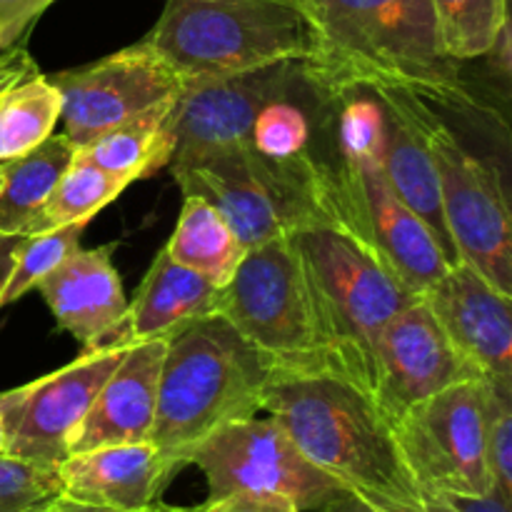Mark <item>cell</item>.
<instances>
[{"mask_svg": "<svg viewBox=\"0 0 512 512\" xmlns=\"http://www.w3.org/2000/svg\"><path fill=\"white\" fill-rule=\"evenodd\" d=\"M313 48L303 78L338 103L355 90L398 88L423 100H468L460 63L440 45L430 0H298Z\"/></svg>", "mask_w": 512, "mask_h": 512, "instance_id": "6da1fadb", "label": "cell"}, {"mask_svg": "<svg viewBox=\"0 0 512 512\" xmlns=\"http://www.w3.org/2000/svg\"><path fill=\"white\" fill-rule=\"evenodd\" d=\"M263 413L348 495L378 512H423V493L400 455L393 425L355 383L330 373L273 375Z\"/></svg>", "mask_w": 512, "mask_h": 512, "instance_id": "7a4b0ae2", "label": "cell"}, {"mask_svg": "<svg viewBox=\"0 0 512 512\" xmlns=\"http://www.w3.org/2000/svg\"><path fill=\"white\" fill-rule=\"evenodd\" d=\"M273 370L223 315L193 320L168 338L150 443L178 468L215 428L263 413Z\"/></svg>", "mask_w": 512, "mask_h": 512, "instance_id": "3957f363", "label": "cell"}, {"mask_svg": "<svg viewBox=\"0 0 512 512\" xmlns=\"http://www.w3.org/2000/svg\"><path fill=\"white\" fill-rule=\"evenodd\" d=\"M293 238L310 290L325 373L350 380L370 395L378 335L420 295L410 293L360 240L338 225L300 230Z\"/></svg>", "mask_w": 512, "mask_h": 512, "instance_id": "277c9868", "label": "cell"}, {"mask_svg": "<svg viewBox=\"0 0 512 512\" xmlns=\"http://www.w3.org/2000/svg\"><path fill=\"white\" fill-rule=\"evenodd\" d=\"M170 170L185 195L205 198L223 213L245 250L320 225L340 228L330 165L308 153L270 158L253 143H240Z\"/></svg>", "mask_w": 512, "mask_h": 512, "instance_id": "5b68a950", "label": "cell"}, {"mask_svg": "<svg viewBox=\"0 0 512 512\" xmlns=\"http://www.w3.org/2000/svg\"><path fill=\"white\" fill-rule=\"evenodd\" d=\"M143 43L190 83L305 60L313 35L298 0H168Z\"/></svg>", "mask_w": 512, "mask_h": 512, "instance_id": "8992f818", "label": "cell"}, {"mask_svg": "<svg viewBox=\"0 0 512 512\" xmlns=\"http://www.w3.org/2000/svg\"><path fill=\"white\" fill-rule=\"evenodd\" d=\"M393 95L438 170L445 223L458 260L473 265L500 293L512 298V218L498 170L470 153L458 135L435 115L428 100L398 88Z\"/></svg>", "mask_w": 512, "mask_h": 512, "instance_id": "52a82bcc", "label": "cell"}, {"mask_svg": "<svg viewBox=\"0 0 512 512\" xmlns=\"http://www.w3.org/2000/svg\"><path fill=\"white\" fill-rule=\"evenodd\" d=\"M273 375L325 373L310 290L293 235L245 250L223 288L220 313Z\"/></svg>", "mask_w": 512, "mask_h": 512, "instance_id": "ba28073f", "label": "cell"}, {"mask_svg": "<svg viewBox=\"0 0 512 512\" xmlns=\"http://www.w3.org/2000/svg\"><path fill=\"white\" fill-rule=\"evenodd\" d=\"M208 483V500L235 493L280 495L300 512H318L345 493L333 478L315 468L270 415L243 418L215 428L185 455Z\"/></svg>", "mask_w": 512, "mask_h": 512, "instance_id": "9c48e42d", "label": "cell"}, {"mask_svg": "<svg viewBox=\"0 0 512 512\" xmlns=\"http://www.w3.org/2000/svg\"><path fill=\"white\" fill-rule=\"evenodd\" d=\"M393 435L423 495L495 493L485 458L480 378L450 385L405 410L393 423Z\"/></svg>", "mask_w": 512, "mask_h": 512, "instance_id": "30bf717a", "label": "cell"}, {"mask_svg": "<svg viewBox=\"0 0 512 512\" xmlns=\"http://www.w3.org/2000/svg\"><path fill=\"white\" fill-rule=\"evenodd\" d=\"M340 228L365 245L410 293L423 298L450 268L428 225L393 193L378 158L330 165Z\"/></svg>", "mask_w": 512, "mask_h": 512, "instance_id": "8fae6325", "label": "cell"}, {"mask_svg": "<svg viewBox=\"0 0 512 512\" xmlns=\"http://www.w3.org/2000/svg\"><path fill=\"white\" fill-rule=\"evenodd\" d=\"M130 343L133 340L120 338L98 348H85L73 363L0 393L3 453L40 465L63 463L95 395L118 368Z\"/></svg>", "mask_w": 512, "mask_h": 512, "instance_id": "7c38bea8", "label": "cell"}, {"mask_svg": "<svg viewBox=\"0 0 512 512\" xmlns=\"http://www.w3.org/2000/svg\"><path fill=\"white\" fill-rule=\"evenodd\" d=\"M50 80L60 93L63 133L78 148L183 90L180 75L143 40Z\"/></svg>", "mask_w": 512, "mask_h": 512, "instance_id": "4fadbf2b", "label": "cell"}, {"mask_svg": "<svg viewBox=\"0 0 512 512\" xmlns=\"http://www.w3.org/2000/svg\"><path fill=\"white\" fill-rule=\"evenodd\" d=\"M300 63L303 60H290L253 73L183 83L170 113L175 145L170 165H188L215 150L250 143L260 110L288 98L295 80L303 78Z\"/></svg>", "mask_w": 512, "mask_h": 512, "instance_id": "5bb4252c", "label": "cell"}, {"mask_svg": "<svg viewBox=\"0 0 512 512\" xmlns=\"http://www.w3.org/2000/svg\"><path fill=\"white\" fill-rule=\"evenodd\" d=\"M478 378L453 348L423 298L400 310L378 335L370 398L390 425L430 395Z\"/></svg>", "mask_w": 512, "mask_h": 512, "instance_id": "9a60e30c", "label": "cell"}, {"mask_svg": "<svg viewBox=\"0 0 512 512\" xmlns=\"http://www.w3.org/2000/svg\"><path fill=\"white\" fill-rule=\"evenodd\" d=\"M423 300L478 378L512 383L510 295L500 293L473 265L458 260Z\"/></svg>", "mask_w": 512, "mask_h": 512, "instance_id": "2e32d148", "label": "cell"}, {"mask_svg": "<svg viewBox=\"0 0 512 512\" xmlns=\"http://www.w3.org/2000/svg\"><path fill=\"white\" fill-rule=\"evenodd\" d=\"M168 338L135 340L95 395L70 443V455L105 445L148 443L158 408V380Z\"/></svg>", "mask_w": 512, "mask_h": 512, "instance_id": "e0dca14e", "label": "cell"}, {"mask_svg": "<svg viewBox=\"0 0 512 512\" xmlns=\"http://www.w3.org/2000/svg\"><path fill=\"white\" fill-rule=\"evenodd\" d=\"M35 290L43 295L58 328L73 335L83 348L123 338L128 298L108 245L78 248Z\"/></svg>", "mask_w": 512, "mask_h": 512, "instance_id": "ac0fdd59", "label": "cell"}, {"mask_svg": "<svg viewBox=\"0 0 512 512\" xmlns=\"http://www.w3.org/2000/svg\"><path fill=\"white\" fill-rule=\"evenodd\" d=\"M178 470L150 440L73 453L58 465L65 498L120 512L153 508Z\"/></svg>", "mask_w": 512, "mask_h": 512, "instance_id": "d6986e66", "label": "cell"}, {"mask_svg": "<svg viewBox=\"0 0 512 512\" xmlns=\"http://www.w3.org/2000/svg\"><path fill=\"white\" fill-rule=\"evenodd\" d=\"M368 93L378 98L380 110H383L380 168H383L385 180L390 183L393 193L428 225L448 263H458V253H455L453 238H450L448 223H445L443 200H440L438 170H435L428 148L413 130V125L400 113L388 90H368Z\"/></svg>", "mask_w": 512, "mask_h": 512, "instance_id": "ffe728a7", "label": "cell"}, {"mask_svg": "<svg viewBox=\"0 0 512 512\" xmlns=\"http://www.w3.org/2000/svg\"><path fill=\"white\" fill-rule=\"evenodd\" d=\"M223 288L213 285L195 270L183 268L165 250L155 255L148 275L140 283L133 303H128L123 338H170L193 320L220 313Z\"/></svg>", "mask_w": 512, "mask_h": 512, "instance_id": "44dd1931", "label": "cell"}, {"mask_svg": "<svg viewBox=\"0 0 512 512\" xmlns=\"http://www.w3.org/2000/svg\"><path fill=\"white\" fill-rule=\"evenodd\" d=\"M175 100L178 95L95 135L90 143L78 148V155L113 178L123 180L125 185L148 178L160 168H168L175 148L170 133V113Z\"/></svg>", "mask_w": 512, "mask_h": 512, "instance_id": "7402d4cb", "label": "cell"}, {"mask_svg": "<svg viewBox=\"0 0 512 512\" xmlns=\"http://www.w3.org/2000/svg\"><path fill=\"white\" fill-rule=\"evenodd\" d=\"M75 155L78 145L65 133H53L30 153L0 163L5 175L0 190V235H30L38 230L45 203Z\"/></svg>", "mask_w": 512, "mask_h": 512, "instance_id": "603a6c76", "label": "cell"}, {"mask_svg": "<svg viewBox=\"0 0 512 512\" xmlns=\"http://www.w3.org/2000/svg\"><path fill=\"white\" fill-rule=\"evenodd\" d=\"M165 253L183 268L195 270L218 288H225L243 260L245 248L213 203L198 195H185L178 225Z\"/></svg>", "mask_w": 512, "mask_h": 512, "instance_id": "cb8c5ba5", "label": "cell"}, {"mask_svg": "<svg viewBox=\"0 0 512 512\" xmlns=\"http://www.w3.org/2000/svg\"><path fill=\"white\" fill-rule=\"evenodd\" d=\"M60 120V93L35 73L0 98V163L20 158L50 138Z\"/></svg>", "mask_w": 512, "mask_h": 512, "instance_id": "d4e9b609", "label": "cell"}, {"mask_svg": "<svg viewBox=\"0 0 512 512\" xmlns=\"http://www.w3.org/2000/svg\"><path fill=\"white\" fill-rule=\"evenodd\" d=\"M440 45L455 63L483 58L510 23L508 0H430Z\"/></svg>", "mask_w": 512, "mask_h": 512, "instance_id": "484cf974", "label": "cell"}, {"mask_svg": "<svg viewBox=\"0 0 512 512\" xmlns=\"http://www.w3.org/2000/svg\"><path fill=\"white\" fill-rule=\"evenodd\" d=\"M128 185L113 178L98 165L75 155L70 168L58 180L55 190L45 203L43 218L35 233L68 223H90L108 203H113Z\"/></svg>", "mask_w": 512, "mask_h": 512, "instance_id": "4316f807", "label": "cell"}, {"mask_svg": "<svg viewBox=\"0 0 512 512\" xmlns=\"http://www.w3.org/2000/svg\"><path fill=\"white\" fill-rule=\"evenodd\" d=\"M88 223H68L58 228L40 230V233L23 235L20 248L15 253V265L8 275L3 293H0V310L23 298L28 290L38 288L43 278L58 270L75 250L80 248V238Z\"/></svg>", "mask_w": 512, "mask_h": 512, "instance_id": "83f0119b", "label": "cell"}, {"mask_svg": "<svg viewBox=\"0 0 512 512\" xmlns=\"http://www.w3.org/2000/svg\"><path fill=\"white\" fill-rule=\"evenodd\" d=\"M483 385V438L493 488L512 505V383L480 378Z\"/></svg>", "mask_w": 512, "mask_h": 512, "instance_id": "f1b7e54d", "label": "cell"}, {"mask_svg": "<svg viewBox=\"0 0 512 512\" xmlns=\"http://www.w3.org/2000/svg\"><path fill=\"white\" fill-rule=\"evenodd\" d=\"M63 495L58 465L0 455V512H30Z\"/></svg>", "mask_w": 512, "mask_h": 512, "instance_id": "f546056e", "label": "cell"}, {"mask_svg": "<svg viewBox=\"0 0 512 512\" xmlns=\"http://www.w3.org/2000/svg\"><path fill=\"white\" fill-rule=\"evenodd\" d=\"M368 93V90H365ZM340 105V158L365 160L378 158L383 150V110L378 98L370 95H345Z\"/></svg>", "mask_w": 512, "mask_h": 512, "instance_id": "4dcf8cb0", "label": "cell"}, {"mask_svg": "<svg viewBox=\"0 0 512 512\" xmlns=\"http://www.w3.org/2000/svg\"><path fill=\"white\" fill-rule=\"evenodd\" d=\"M310 125L303 110L288 100H273L258 113L250 133L255 150L270 158H293L305 153Z\"/></svg>", "mask_w": 512, "mask_h": 512, "instance_id": "1f68e13d", "label": "cell"}, {"mask_svg": "<svg viewBox=\"0 0 512 512\" xmlns=\"http://www.w3.org/2000/svg\"><path fill=\"white\" fill-rule=\"evenodd\" d=\"M185 512H300L298 505L280 495L235 493L218 500H205L200 508Z\"/></svg>", "mask_w": 512, "mask_h": 512, "instance_id": "d6a6232c", "label": "cell"}, {"mask_svg": "<svg viewBox=\"0 0 512 512\" xmlns=\"http://www.w3.org/2000/svg\"><path fill=\"white\" fill-rule=\"evenodd\" d=\"M512 505L505 503L498 493L483 498H463V495H423V512H510Z\"/></svg>", "mask_w": 512, "mask_h": 512, "instance_id": "836d02e7", "label": "cell"}, {"mask_svg": "<svg viewBox=\"0 0 512 512\" xmlns=\"http://www.w3.org/2000/svg\"><path fill=\"white\" fill-rule=\"evenodd\" d=\"M53 3L55 0H0V23L8 28L13 43H18L20 35Z\"/></svg>", "mask_w": 512, "mask_h": 512, "instance_id": "e575fe53", "label": "cell"}, {"mask_svg": "<svg viewBox=\"0 0 512 512\" xmlns=\"http://www.w3.org/2000/svg\"><path fill=\"white\" fill-rule=\"evenodd\" d=\"M35 73H38V68H35L33 58L18 43L0 50V98Z\"/></svg>", "mask_w": 512, "mask_h": 512, "instance_id": "d590c367", "label": "cell"}, {"mask_svg": "<svg viewBox=\"0 0 512 512\" xmlns=\"http://www.w3.org/2000/svg\"><path fill=\"white\" fill-rule=\"evenodd\" d=\"M23 235H0V293H3L8 275L15 265V253L20 248Z\"/></svg>", "mask_w": 512, "mask_h": 512, "instance_id": "8d00e7d4", "label": "cell"}, {"mask_svg": "<svg viewBox=\"0 0 512 512\" xmlns=\"http://www.w3.org/2000/svg\"><path fill=\"white\" fill-rule=\"evenodd\" d=\"M30 512H120V510L95 508V505H85V503H78V500H70V498H65V495H60V498L50 500V503L40 505V508H35Z\"/></svg>", "mask_w": 512, "mask_h": 512, "instance_id": "74e56055", "label": "cell"}, {"mask_svg": "<svg viewBox=\"0 0 512 512\" xmlns=\"http://www.w3.org/2000/svg\"><path fill=\"white\" fill-rule=\"evenodd\" d=\"M318 512H378V510H373L370 505H365L363 500L353 498V495H343V498L325 505V508H320Z\"/></svg>", "mask_w": 512, "mask_h": 512, "instance_id": "f35d334b", "label": "cell"}, {"mask_svg": "<svg viewBox=\"0 0 512 512\" xmlns=\"http://www.w3.org/2000/svg\"><path fill=\"white\" fill-rule=\"evenodd\" d=\"M10 45H15V43H13V38H10L8 28H5V25H3V23H0V50L10 48Z\"/></svg>", "mask_w": 512, "mask_h": 512, "instance_id": "ab89813d", "label": "cell"}, {"mask_svg": "<svg viewBox=\"0 0 512 512\" xmlns=\"http://www.w3.org/2000/svg\"><path fill=\"white\" fill-rule=\"evenodd\" d=\"M145 512H185V510H178V508H168V505H160V503H155L153 508H148Z\"/></svg>", "mask_w": 512, "mask_h": 512, "instance_id": "60d3db41", "label": "cell"}, {"mask_svg": "<svg viewBox=\"0 0 512 512\" xmlns=\"http://www.w3.org/2000/svg\"><path fill=\"white\" fill-rule=\"evenodd\" d=\"M5 450V438H3V423H0V455H3Z\"/></svg>", "mask_w": 512, "mask_h": 512, "instance_id": "b9f144b4", "label": "cell"}, {"mask_svg": "<svg viewBox=\"0 0 512 512\" xmlns=\"http://www.w3.org/2000/svg\"><path fill=\"white\" fill-rule=\"evenodd\" d=\"M3 180H5V175H3V165H0V190H3Z\"/></svg>", "mask_w": 512, "mask_h": 512, "instance_id": "7bdbcfd3", "label": "cell"}]
</instances>
